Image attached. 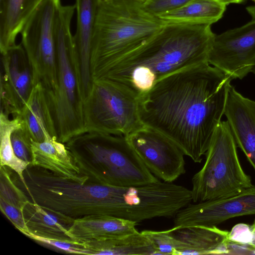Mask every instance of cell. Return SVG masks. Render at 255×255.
<instances>
[{
    "label": "cell",
    "instance_id": "obj_1",
    "mask_svg": "<svg viewBox=\"0 0 255 255\" xmlns=\"http://www.w3.org/2000/svg\"><path fill=\"white\" fill-rule=\"evenodd\" d=\"M232 80L209 63L169 75L138 98L140 121L200 163L225 114Z\"/></svg>",
    "mask_w": 255,
    "mask_h": 255
},
{
    "label": "cell",
    "instance_id": "obj_2",
    "mask_svg": "<svg viewBox=\"0 0 255 255\" xmlns=\"http://www.w3.org/2000/svg\"><path fill=\"white\" fill-rule=\"evenodd\" d=\"M215 36L210 24L166 23L153 37L95 80L116 84L139 98L165 77L209 63Z\"/></svg>",
    "mask_w": 255,
    "mask_h": 255
},
{
    "label": "cell",
    "instance_id": "obj_3",
    "mask_svg": "<svg viewBox=\"0 0 255 255\" xmlns=\"http://www.w3.org/2000/svg\"><path fill=\"white\" fill-rule=\"evenodd\" d=\"M143 1L99 0L91 50L93 81L165 25L158 17L145 11Z\"/></svg>",
    "mask_w": 255,
    "mask_h": 255
},
{
    "label": "cell",
    "instance_id": "obj_4",
    "mask_svg": "<svg viewBox=\"0 0 255 255\" xmlns=\"http://www.w3.org/2000/svg\"><path fill=\"white\" fill-rule=\"evenodd\" d=\"M75 9V5H62L61 4L57 10L55 39L57 85L53 90H45L57 140L63 143L85 132L83 119L84 100L75 67L73 36L70 29Z\"/></svg>",
    "mask_w": 255,
    "mask_h": 255
},
{
    "label": "cell",
    "instance_id": "obj_5",
    "mask_svg": "<svg viewBox=\"0 0 255 255\" xmlns=\"http://www.w3.org/2000/svg\"><path fill=\"white\" fill-rule=\"evenodd\" d=\"M237 144L227 121L217 127L202 168L192 178V201L198 203L226 198L253 186L243 170Z\"/></svg>",
    "mask_w": 255,
    "mask_h": 255
},
{
    "label": "cell",
    "instance_id": "obj_6",
    "mask_svg": "<svg viewBox=\"0 0 255 255\" xmlns=\"http://www.w3.org/2000/svg\"><path fill=\"white\" fill-rule=\"evenodd\" d=\"M66 146L90 157L96 166L97 181L100 183L127 186L159 181L126 136L85 132L71 138Z\"/></svg>",
    "mask_w": 255,
    "mask_h": 255
},
{
    "label": "cell",
    "instance_id": "obj_7",
    "mask_svg": "<svg viewBox=\"0 0 255 255\" xmlns=\"http://www.w3.org/2000/svg\"><path fill=\"white\" fill-rule=\"evenodd\" d=\"M85 132L127 137L144 127L139 115L138 98L111 82L95 80L84 100Z\"/></svg>",
    "mask_w": 255,
    "mask_h": 255
},
{
    "label": "cell",
    "instance_id": "obj_8",
    "mask_svg": "<svg viewBox=\"0 0 255 255\" xmlns=\"http://www.w3.org/2000/svg\"><path fill=\"white\" fill-rule=\"evenodd\" d=\"M60 0H44L29 17L21 31L22 45L30 65L34 85L46 90L57 85L55 22Z\"/></svg>",
    "mask_w": 255,
    "mask_h": 255
},
{
    "label": "cell",
    "instance_id": "obj_9",
    "mask_svg": "<svg viewBox=\"0 0 255 255\" xmlns=\"http://www.w3.org/2000/svg\"><path fill=\"white\" fill-rule=\"evenodd\" d=\"M127 138L146 167L162 181L172 183L185 173L184 153L161 132L144 126Z\"/></svg>",
    "mask_w": 255,
    "mask_h": 255
},
{
    "label": "cell",
    "instance_id": "obj_10",
    "mask_svg": "<svg viewBox=\"0 0 255 255\" xmlns=\"http://www.w3.org/2000/svg\"><path fill=\"white\" fill-rule=\"evenodd\" d=\"M209 64L233 79H242L255 65V19L216 35Z\"/></svg>",
    "mask_w": 255,
    "mask_h": 255
},
{
    "label": "cell",
    "instance_id": "obj_11",
    "mask_svg": "<svg viewBox=\"0 0 255 255\" xmlns=\"http://www.w3.org/2000/svg\"><path fill=\"white\" fill-rule=\"evenodd\" d=\"M0 54V112L13 118L20 115L32 91V72L22 44Z\"/></svg>",
    "mask_w": 255,
    "mask_h": 255
},
{
    "label": "cell",
    "instance_id": "obj_12",
    "mask_svg": "<svg viewBox=\"0 0 255 255\" xmlns=\"http://www.w3.org/2000/svg\"><path fill=\"white\" fill-rule=\"evenodd\" d=\"M255 215V186L232 196L191 203L174 217V226H217L229 219Z\"/></svg>",
    "mask_w": 255,
    "mask_h": 255
},
{
    "label": "cell",
    "instance_id": "obj_13",
    "mask_svg": "<svg viewBox=\"0 0 255 255\" xmlns=\"http://www.w3.org/2000/svg\"><path fill=\"white\" fill-rule=\"evenodd\" d=\"M99 0H76L77 29L73 36L75 63L84 100L89 94L93 81L90 57L92 39Z\"/></svg>",
    "mask_w": 255,
    "mask_h": 255
},
{
    "label": "cell",
    "instance_id": "obj_14",
    "mask_svg": "<svg viewBox=\"0 0 255 255\" xmlns=\"http://www.w3.org/2000/svg\"><path fill=\"white\" fill-rule=\"evenodd\" d=\"M237 147L255 171V101L229 85L225 114Z\"/></svg>",
    "mask_w": 255,
    "mask_h": 255
},
{
    "label": "cell",
    "instance_id": "obj_15",
    "mask_svg": "<svg viewBox=\"0 0 255 255\" xmlns=\"http://www.w3.org/2000/svg\"><path fill=\"white\" fill-rule=\"evenodd\" d=\"M171 230L178 242L174 255H220L230 252L229 232L217 226H173Z\"/></svg>",
    "mask_w": 255,
    "mask_h": 255
},
{
    "label": "cell",
    "instance_id": "obj_16",
    "mask_svg": "<svg viewBox=\"0 0 255 255\" xmlns=\"http://www.w3.org/2000/svg\"><path fill=\"white\" fill-rule=\"evenodd\" d=\"M32 161L30 165L40 167L53 173L84 184L89 177L84 175L76 160L64 143L55 138L41 142H31Z\"/></svg>",
    "mask_w": 255,
    "mask_h": 255
},
{
    "label": "cell",
    "instance_id": "obj_17",
    "mask_svg": "<svg viewBox=\"0 0 255 255\" xmlns=\"http://www.w3.org/2000/svg\"><path fill=\"white\" fill-rule=\"evenodd\" d=\"M136 224L111 216H88L75 220L67 234L72 241L81 243L108 240L137 232Z\"/></svg>",
    "mask_w": 255,
    "mask_h": 255
},
{
    "label": "cell",
    "instance_id": "obj_18",
    "mask_svg": "<svg viewBox=\"0 0 255 255\" xmlns=\"http://www.w3.org/2000/svg\"><path fill=\"white\" fill-rule=\"evenodd\" d=\"M18 116L34 141L41 142L50 138L57 139L54 123L46 100L45 89L40 83L34 85Z\"/></svg>",
    "mask_w": 255,
    "mask_h": 255
},
{
    "label": "cell",
    "instance_id": "obj_19",
    "mask_svg": "<svg viewBox=\"0 0 255 255\" xmlns=\"http://www.w3.org/2000/svg\"><path fill=\"white\" fill-rule=\"evenodd\" d=\"M44 0H0V51L16 45L25 23Z\"/></svg>",
    "mask_w": 255,
    "mask_h": 255
},
{
    "label": "cell",
    "instance_id": "obj_20",
    "mask_svg": "<svg viewBox=\"0 0 255 255\" xmlns=\"http://www.w3.org/2000/svg\"><path fill=\"white\" fill-rule=\"evenodd\" d=\"M226 7V5L217 0H192L157 17L165 23L211 25L222 18Z\"/></svg>",
    "mask_w": 255,
    "mask_h": 255
},
{
    "label": "cell",
    "instance_id": "obj_21",
    "mask_svg": "<svg viewBox=\"0 0 255 255\" xmlns=\"http://www.w3.org/2000/svg\"><path fill=\"white\" fill-rule=\"evenodd\" d=\"M89 255H155L150 241L141 232L111 239L82 243Z\"/></svg>",
    "mask_w": 255,
    "mask_h": 255
},
{
    "label": "cell",
    "instance_id": "obj_22",
    "mask_svg": "<svg viewBox=\"0 0 255 255\" xmlns=\"http://www.w3.org/2000/svg\"><path fill=\"white\" fill-rule=\"evenodd\" d=\"M22 212L27 233L47 239L72 241L67 234L68 228L64 226L65 224L38 204L28 200Z\"/></svg>",
    "mask_w": 255,
    "mask_h": 255
},
{
    "label": "cell",
    "instance_id": "obj_23",
    "mask_svg": "<svg viewBox=\"0 0 255 255\" xmlns=\"http://www.w3.org/2000/svg\"><path fill=\"white\" fill-rule=\"evenodd\" d=\"M20 123L21 119L19 116L10 119L9 116L0 112V166H6L15 171L24 184L25 189L27 190V186L24 177V172L30 164L22 160L16 156L10 140L12 131L19 125Z\"/></svg>",
    "mask_w": 255,
    "mask_h": 255
},
{
    "label": "cell",
    "instance_id": "obj_24",
    "mask_svg": "<svg viewBox=\"0 0 255 255\" xmlns=\"http://www.w3.org/2000/svg\"><path fill=\"white\" fill-rule=\"evenodd\" d=\"M141 233L151 243L155 255H174L178 242L171 230L164 231L143 230Z\"/></svg>",
    "mask_w": 255,
    "mask_h": 255
},
{
    "label": "cell",
    "instance_id": "obj_25",
    "mask_svg": "<svg viewBox=\"0 0 255 255\" xmlns=\"http://www.w3.org/2000/svg\"><path fill=\"white\" fill-rule=\"evenodd\" d=\"M10 140L16 156L22 160L31 164L32 139L28 130L23 124L21 120L19 125L12 131L10 135Z\"/></svg>",
    "mask_w": 255,
    "mask_h": 255
},
{
    "label": "cell",
    "instance_id": "obj_26",
    "mask_svg": "<svg viewBox=\"0 0 255 255\" xmlns=\"http://www.w3.org/2000/svg\"><path fill=\"white\" fill-rule=\"evenodd\" d=\"M6 166H0V198L22 209L28 200L11 179Z\"/></svg>",
    "mask_w": 255,
    "mask_h": 255
},
{
    "label": "cell",
    "instance_id": "obj_27",
    "mask_svg": "<svg viewBox=\"0 0 255 255\" xmlns=\"http://www.w3.org/2000/svg\"><path fill=\"white\" fill-rule=\"evenodd\" d=\"M28 238L37 243L50 247L53 249L67 253L89 255V251L80 243L73 241H64L61 240L47 239L41 237L30 233H23Z\"/></svg>",
    "mask_w": 255,
    "mask_h": 255
},
{
    "label": "cell",
    "instance_id": "obj_28",
    "mask_svg": "<svg viewBox=\"0 0 255 255\" xmlns=\"http://www.w3.org/2000/svg\"><path fill=\"white\" fill-rule=\"evenodd\" d=\"M192 0H144L142 7L149 14L158 16L178 9Z\"/></svg>",
    "mask_w": 255,
    "mask_h": 255
},
{
    "label": "cell",
    "instance_id": "obj_29",
    "mask_svg": "<svg viewBox=\"0 0 255 255\" xmlns=\"http://www.w3.org/2000/svg\"><path fill=\"white\" fill-rule=\"evenodd\" d=\"M0 208L1 212L22 234L28 233L23 215L22 209L0 198Z\"/></svg>",
    "mask_w": 255,
    "mask_h": 255
},
{
    "label": "cell",
    "instance_id": "obj_30",
    "mask_svg": "<svg viewBox=\"0 0 255 255\" xmlns=\"http://www.w3.org/2000/svg\"><path fill=\"white\" fill-rule=\"evenodd\" d=\"M250 230L251 239L249 243L248 244V250L253 251L255 253V220L251 225H250Z\"/></svg>",
    "mask_w": 255,
    "mask_h": 255
},
{
    "label": "cell",
    "instance_id": "obj_31",
    "mask_svg": "<svg viewBox=\"0 0 255 255\" xmlns=\"http://www.w3.org/2000/svg\"><path fill=\"white\" fill-rule=\"evenodd\" d=\"M217 0L225 5H228L230 3H241L244 1V0Z\"/></svg>",
    "mask_w": 255,
    "mask_h": 255
},
{
    "label": "cell",
    "instance_id": "obj_32",
    "mask_svg": "<svg viewBox=\"0 0 255 255\" xmlns=\"http://www.w3.org/2000/svg\"><path fill=\"white\" fill-rule=\"evenodd\" d=\"M252 72H253L254 74H255V66H254V67L253 68L252 70Z\"/></svg>",
    "mask_w": 255,
    "mask_h": 255
},
{
    "label": "cell",
    "instance_id": "obj_33",
    "mask_svg": "<svg viewBox=\"0 0 255 255\" xmlns=\"http://www.w3.org/2000/svg\"><path fill=\"white\" fill-rule=\"evenodd\" d=\"M252 0L254 1L255 2V0Z\"/></svg>",
    "mask_w": 255,
    "mask_h": 255
},
{
    "label": "cell",
    "instance_id": "obj_34",
    "mask_svg": "<svg viewBox=\"0 0 255 255\" xmlns=\"http://www.w3.org/2000/svg\"></svg>",
    "mask_w": 255,
    "mask_h": 255
}]
</instances>
